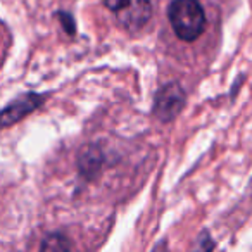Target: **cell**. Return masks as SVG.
<instances>
[{"label":"cell","instance_id":"cell-5","mask_svg":"<svg viewBox=\"0 0 252 252\" xmlns=\"http://www.w3.org/2000/svg\"><path fill=\"white\" fill-rule=\"evenodd\" d=\"M38 252H71V242L63 233H49L40 244Z\"/></svg>","mask_w":252,"mask_h":252},{"label":"cell","instance_id":"cell-1","mask_svg":"<svg viewBox=\"0 0 252 252\" xmlns=\"http://www.w3.org/2000/svg\"><path fill=\"white\" fill-rule=\"evenodd\" d=\"M168 16L176 36L183 42H193L206 30V14L199 0H173Z\"/></svg>","mask_w":252,"mask_h":252},{"label":"cell","instance_id":"cell-6","mask_svg":"<svg viewBox=\"0 0 252 252\" xmlns=\"http://www.w3.org/2000/svg\"><path fill=\"white\" fill-rule=\"evenodd\" d=\"M83 156L85 158L80 159L81 173H83L85 176H94L95 173L98 171V168H100V162H102L100 154H98L97 151H90V149H87V151L83 152Z\"/></svg>","mask_w":252,"mask_h":252},{"label":"cell","instance_id":"cell-4","mask_svg":"<svg viewBox=\"0 0 252 252\" xmlns=\"http://www.w3.org/2000/svg\"><path fill=\"white\" fill-rule=\"evenodd\" d=\"M42 102L43 98L38 97L36 94H28L25 97L18 98L16 102H12V104H9L7 107L0 111V130H4L7 126L21 121L30 112L35 111Z\"/></svg>","mask_w":252,"mask_h":252},{"label":"cell","instance_id":"cell-7","mask_svg":"<svg viewBox=\"0 0 252 252\" xmlns=\"http://www.w3.org/2000/svg\"><path fill=\"white\" fill-rule=\"evenodd\" d=\"M214 247H216V242L213 240V235L207 230H202L199 233V237L195 238L192 252H213Z\"/></svg>","mask_w":252,"mask_h":252},{"label":"cell","instance_id":"cell-3","mask_svg":"<svg viewBox=\"0 0 252 252\" xmlns=\"http://www.w3.org/2000/svg\"><path fill=\"white\" fill-rule=\"evenodd\" d=\"M183 104H185V92L182 90V87L178 83L166 85L158 92L154 112L161 121H171L182 111Z\"/></svg>","mask_w":252,"mask_h":252},{"label":"cell","instance_id":"cell-2","mask_svg":"<svg viewBox=\"0 0 252 252\" xmlns=\"http://www.w3.org/2000/svg\"><path fill=\"white\" fill-rule=\"evenodd\" d=\"M104 4L114 12L119 25L130 32H137L145 26L152 16L151 0H104Z\"/></svg>","mask_w":252,"mask_h":252}]
</instances>
